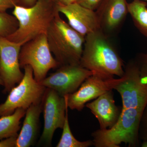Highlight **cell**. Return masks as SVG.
Listing matches in <instances>:
<instances>
[{
  "label": "cell",
  "mask_w": 147,
  "mask_h": 147,
  "mask_svg": "<svg viewBox=\"0 0 147 147\" xmlns=\"http://www.w3.org/2000/svg\"><path fill=\"white\" fill-rule=\"evenodd\" d=\"M57 3L51 0H37L29 7L15 6L12 13L18 20V28L6 38L24 44L40 35L47 34L50 24L59 13Z\"/></svg>",
  "instance_id": "2"
},
{
  "label": "cell",
  "mask_w": 147,
  "mask_h": 147,
  "mask_svg": "<svg viewBox=\"0 0 147 147\" xmlns=\"http://www.w3.org/2000/svg\"><path fill=\"white\" fill-rule=\"evenodd\" d=\"M80 64L103 77H121L124 74L122 60L108 36L100 30L85 36Z\"/></svg>",
  "instance_id": "1"
},
{
  "label": "cell",
  "mask_w": 147,
  "mask_h": 147,
  "mask_svg": "<svg viewBox=\"0 0 147 147\" xmlns=\"http://www.w3.org/2000/svg\"><path fill=\"white\" fill-rule=\"evenodd\" d=\"M86 106L97 119L101 129H110L114 126L118 120L122 110L116 105L113 90L86 103Z\"/></svg>",
  "instance_id": "13"
},
{
  "label": "cell",
  "mask_w": 147,
  "mask_h": 147,
  "mask_svg": "<svg viewBox=\"0 0 147 147\" xmlns=\"http://www.w3.org/2000/svg\"><path fill=\"white\" fill-rule=\"evenodd\" d=\"M51 1H53L54 2H55L58 3L59 0H51Z\"/></svg>",
  "instance_id": "28"
},
{
  "label": "cell",
  "mask_w": 147,
  "mask_h": 147,
  "mask_svg": "<svg viewBox=\"0 0 147 147\" xmlns=\"http://www.w3.org/2000/svg\"><path fill=\"white\" fill-rule=\"evenodd\" d=\"M60 14H56L46 34L50 51L59 66L80 64L85 36L70 26Z\"/></svg>",
  "instance_id": "3"
},
{
  "label": "cell",
  "mask_w": 147,
  "mask_h": 147,
  "mask_svg": "<svg viewBox=\"0 0 147 147\" xmlns=\"http://www.w3.org/2000/svg\"><path fill=\"white\" fill-rule=\"evenodd\" d=\"M18 5L29 7L32 6L36 2L37 0H17Z\"/></svg>",
  "instance_id": "24"
},
{
  "label": "cell",
  "mask_w": 147,
  "mask_h": 147,
  "mask_svg": "<svg viewBox=\"0 0 147 147\" xmlns=\"http://www.w3.org/2000/svg\"><path fill=\"white\" fill-rule=\"evenodd\" d=\"M18 26V20L13 14L0 11V37L6 38L16 31Z\"/></svg>",
  "instance_id": "18"
},
{
  "label": "cell",
  "mask_w": 147,
  "mask_h": 147,
  "mask_svg": "<svg viewBox=\"0 0 147 147\" xmlns=\"http://www.w3.org/2000/svg\"><path fill=\"white\" fill-rule=\"evenodd\" d=\"M0 85H1V86H4V83L3 82L2 79L1 78V76H0Z\"/></svg>",
  "instance_id": "27"
},
{
  "label": "cell",
  "mask_w": 147,
  "mask_h": 147,
  "mask_svg": "<svg viewBox=\"0 0 147 147\" xmlns=\"http://www.w3.org/2000/svg\"><path fill=\"white\" fill-rule=\"evenodd\" d=\"M142 1H147V0H142Z\"/></svg>",
  "instance_id": "29"
},
{
  "label": "cell",
  "mask_w": 147,
  "mask_h": 147,
  "mask_svg": "<svg viewBox=\"0 0 147 147\" xmlns=\"http://www.w3.org/2000/svg\"><path fill=\"white\" fill-rule=\"evenodd\" d=\"M77 0H59L58 3L61 4L66 5L76 2Z\"/></svg>",
  "instance_id": "25"
},
{
  "label": "cell",
  "mask_w": 147,
  "mask_h": 147,
  "mask_svg": "<svg viewBox=\"0 0 147 147\" xmlns=\"http://www.w3.org/2000/svg\"><path fill=\"white\" fill-rule=\"evenodd\" d=\"M19 59L21 68L30 66L35 79L38 83L45 79L50 69L59 67L50 51L45 34L40 35L23 44Z\"/></svg>",
  "instance_id": "6"
},
{
  "label": "cell",
  "mask_w": 147,
  "mask_h": 147,
  "mask_svg": "<svg viewBox=\"0 0 147 147\" xmlns=\"http://www.w3.org/2000/svg\"><path fill=\"white\" fill-rule=\"evenodd\" d=\"M18 136L2 139L0 141V147H16Z\"/></svg>",
  "instance_id": "23"
},
{
  "label": "cell",
  "mask_w": 147,
  "mask_h": 147,
  "mask_svg": "<svg viewBox=\"0 0 147 147\" xmlns=\"http://www.w3.org/2000/svg\"><path fill=\"white\" fill-rule=\"evenodd\" d=\"M18 5L17 0H0V11H6Z\"/></svg>",
  "instance_id": "22"
},
{
  "label": "cell",
  "mask_w": 147,
  "mask_h": 147,
  "mask_svg": "<svg viewBox=\"0 0 147 147\" xmlns=\"http://www.w3.org/2000/svg\"><path fill=\"white\" fill-rule=\"evenodd\" d=\"M24 69L23 79L11 90L5 102L0 104V117L11 115L18 108L26 110L32 105L42 102L46 88L35 79L30 66Z\"/></svg>",
  "instance_id": "5"
},
{
  "label": "cell",
  "mask_w": 147,
  "mask_h": 147,
  "mask_svg": "<svg viewBox=\"0 0 147 147\" xmlns=\"http://www.w3.org/2000/svg\"><path fill=\"white\" fill-rule=\"evenodd\" d=\"M137 62L142 80L147 84V53L141 55Z\"/></svg>",
  "instance_id": "20"
},
{
  "label": "cell",
  "mask_w": 147,
  "mask_h": 147,
  "mask_svg": "<svg viewBox=\"0 0 147 147\" xmlns=\"http://www.w3.org/2000/svg\"><path fill=\"white\" fill-rule=\"evenodd\" d=\"M143 112L137 109L122 108L117 123L111 128L98 129L92 133L96 147H119L121 143L129 147L139 145V127Z\"/></svg>",
  "instance_id": "4"
},
{
  "label": "cell",
  "mask_w": 147,
  "mask_h": 147,
  "mask_svg": "<svg viewBox=\"0 0 147 147\" xmlns=\"http://www.w3.org/2000/svg\"><path fill=\"white\" fill-rule=\"evenodd\" d=\"M26 111L18 108L12 114L0 118V140L18 136L21 129V120L26 115Z\"/></svg>",
  "instance_id": "15"
},
{
  "label": "cell",
  "mask_w": 147,
  "mask_h": 147,
  "mask_svg": "<svg viewBox=\"0 0 147 147\" xmlns=\"http://www.w3.org/2000/svg\"><path fill=\"white\" fill-rule=\"evenodd\" d=\"M23 44L0 37V76L4 83L3 92H9L23 79L19 53Z\"/></svg>",
  "instance_id": "10"
},
{
  "label": "cell",
  "mask_w": 147,
  "mask_h": 147,
  "mask_svg": "<svg viewBox=\"0 0 147 147\" xmlns=\"http://www.w3.org/2000/svg\"><path fill=\"white\" fill-rule=\"evenodd\" d=\"M57 10L65 16L70 26L84 36L100 30L96 11L77 2L66 5L58 3Z\"/></svg>",
  "instance_id": "11"
},
{
  "label": "cell",
  "mask_w": 147,
  "mask_h": 147,
  "mask_svg": "<svg viewBox=\"0 0 147 147\" xmlns=\"http://www.w3.org/2000/svg\"><path fill=\"white\" fill-rule=\"evenodd\" d=\"M139 138L147 141V105L142 114L139 127Z\"/></svg>",
  "instance_id": "19"
},
{
  "label": "cell",
  "mask_w": 147,
  "mask_h": 147,
  "mask_svg": "<svg viewBox=\"0 0 147 147\" xmlns=\"http://www.w3.org/2000/svg\"><path fill=\"white\" fill-rule=\"evenodd\" d=\"M42 104L44 125L38 144L50 146L55 130L63 127L67 103L64 96L52 89L46 88Z\"/></svg>",
  "instance_id": "7"
},
{
  "label": "cell",
  "mask_w": 147,
  "mask_h": 147,
  "mask_svg": "<svg viewBox=\"0 0 147 147\" xmlns=\"http://www.w3.org/2000/svg\"><path fill=\"white\" fill-rule=\"evenodd\" d=\"M114 77H105L96 74L86 79L76 92L64 96L68 108L81 111L90 100L114 89L120 80Z\"/></svg>",
  "instance_id": "9"
},
{
  "label": "cell",
  "mask_w": 147,
  "mask_h": 147,
  "mask_svg": "<svg viewBox=\"0 0 147 147\" xmlns=\"http://www.w3.org/2000/svg\"><path fill=\"white\" fill-rule=\"evenodd\" d=\"M104 0H77V2L84 7L95 11Z\"/></svg>",
  "instance_id": "21"
},
{
  "label": "cell",
  "mask_w": 147,
  "mask_h": 147,
  "mask_svg": "<svg viewBox=\"0 0 147 147\" xmlns=\"http://www.w3.org/2000/svg\"><path fill=\"white\" fill-rule=\"evenodd\" d=\"M68 107L67 106L65 110V118L63 127L61 137L57 147H88L93 146L92 140L80 142L74 137L70 129L68 120Z\"/></svg>",
  "instance_id": "17"
},
{
  "label": "cell",
  "mask_w": 147,
  "mask_h": 147,
  "mask_svg": "<svg viewBox=\"0 0 147 147\" xmlns=\"http://www.w3.org/2000/svg\"><path fill=\"white\" fill-rule=\"evenodd\" d=\"M93 74L80 64L65 65L58 67L55 72L39 83L64 96L76 92L86 79Z\"/></svg>",
  "instance_id": "8"
},
{
  "label": "cell",
  "mask_w": 147,
  "mask_h": 147,
  "mask_svg": "<svg viewBox=\"0 0 147 147\" xmlns=\"http://www.w3.org/2000/svg\"><path fill=\"white\" fill-rule=\"evenodd\" d=\"M142 147H147V141H144L142 144Z\"/></svg>",
  "instance_id": "26"
},
{
  "label": "cell",
  "mask_w": 147,
  "mask_h": 147,
  "mask_svg": "<svg viewBox=\"0 0 147 147\" xmlns=\"http://www.w3.org/2000/svg\"><path fill=\"white\" fill-rule=\"evenodd\" d=\"M128 13L136 28L147 38V4L142 0L127 3Z\"/></svg>",
  "instance_id": "16"
},
{
  "label": "cell",
  "mask_w": 147,
  "mask_h": 147,
  "mask_svg": "<svg viewBox=\"0 0 147 147\" xmlns=\"http://www.w3.org/2000/svg\"><path fill=\"white\" fill-rule=\"evenodd\" d=\"M42 102L34 104L26 111L23 126L17 139L16 147H29L34 144L39 130Z\"/></svg>",
  "instance_id": "14"
},
{
  "label": "cell",
  "mask_w": 147,
  "mask_h": 147,
  "mask_svg": "<svg viewBox=\"0 0 147 147\" xmlns=\"http://www.w3.org/2000/svg\"><path fill=\"white\" fill-rule=\"evenodd\" d=\"M100 30L106 35L114 33L128 13L126 0H104L95 11Z\"/></svg>",
  "instance_id": "12"
}]
</instances>
